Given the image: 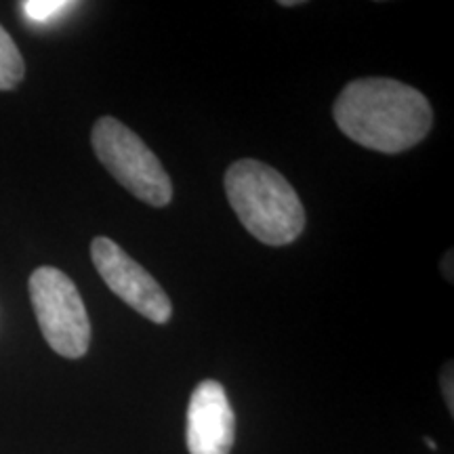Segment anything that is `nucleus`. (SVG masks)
I'll return each mask as SVG.
<instances>
[{
    "mask_svg": "<svg viewBox=\"0 0 454 454\" xmlns=\"http://www.w3.org/2000/svg\"><path fill=\"white\" fill-rule=\"evenodd\" d=\"M337 127L368 150L397 154L427 137L434 112L421 90L391 78H360L340 90Z\"/></svg>",
    "mask_w": 454,
    "mask_h": 454,
    "instance_id": "obj_1",
    "label": "nucleus"
},
{
    "mask_svg": "<svg viewBox=\"0 0 454 454\" xmlns=\"http://www.w3.org/2000/svg\"><path fill=\"white\" fill-rule=\"evenodd\" d=\"M225 194L231 208L259 242L284 247L305 227V208L293 185L268 164L244 158L227 168Z\"/></svg>",
    "mask_w": 454,
    "mask_h": 454,
    "instance_id": "obj_2",
    "label": "nucleus"
},
{
    "mask_svg": "<svg viewBox=\"0 0 454 454\" xmlns=\"http://www.w3.org/2000/svg\"><path fill=\"white\" fill-rule=\"evenodd\" d=\"M90 144L99 162L135 198L156 208L170 202L173 184L168 173L127 124L112 116L99 118L90 133Z\"/></svg>",
    "mask_w": 454,
    "mask_h": 454,
    "instance_id": "obj_3",
    "label": "nucleus"
},
{
    "mask_svg": "<svg viewBox=\"0 0 454 454\" xmlns=\"http://www.w3.org/2000/svg\"><path fill=\"white\" fill-rule=\"evenodd\" d=\"M30 299L43 337L59 356L78 360L89 351L90 322L76 284L57 268L30 276Z\"/></svg>",
    "mask_w": 454,
    "mask_h": 454,
    "instance_id": "obj_4",
    "label": "nucleus"
},
{
    "mask_svg": "<svg viewBox=\"0 0 454 454\" xmlns=\"http://www.w3.org/2000/svg\"><path fill=\"white\" fill-rule=\"evenodd\" d=\"M90 259L114 294H118L124 303L147 320L167 325L173 314V305L167 293L116 242L110 238H95L90 244Z\"/></svg>",
    "mask_w": 454,
    "mask_h": 454,
    "instance_id": "obj_5",
    "label": "nucleus"
},
{
    "mask_svg": "<svg viewBox=\"0 0 454 454\" xmlns=\"http://www.w3.org/2000/svg\"><path fill=\"white\" fill-rule=\"evenodd\" d=\"M236 417L223 385L202 381L187 406V450L190 454H230L234 446Z\"/></svg>",
    "mask_w": 454,
    "mask_h": 454,
    "instance_id": "obj_6",
    "label": "nucleus"
},
{
    "mask_svg": "<svg viewBox=\"0 0 454 454\" xmlns=\"http://www.w3.org/2000/svg\"><path fill=\"white\" fill-rule=\"evenodd\" d=\"M26 64L20 49L9 36V32L0 26V90H11L24 81Z\"/></svg>",
    "mask_w": 454,
    "mask_h": 454,
    "instance_id": "obj_7",
    "label": "nucleus"
},
{
    "mask_svg": "<svg viewBox=\"0 0 454 454\" xmlns=\"http://www.w3.org/2000/svg\"><path fill=\"white\" fill-rule=\"evenodd\" d=\"M24 13L30 17L36 24H44V21L53 20L59 13H64L66 9L74 7V3H64V0H27L21 4Z\"/></svg>",
    "mask_w": 454,
    "mask_h": 454,
    "instance_id": "obj_8",
    "label": "nucleus"
},
{
    "mask_svg": "<svg viewBox=\"0 0 454 454\" xmlns=\"http://www.w3.org/2000/svg\"><path fill=\"white\" fill-rule=\"evenodd\" d=\"M442 387H444V395L448 400V408H454L452 404V364H448L444 368V377H442Z\"/></svg>",
    "mask_w": 454,
    "mask_h": 454,
    "instance_id": "obj_9",
    "label": "nucleus"
},
{
    "mask_svg": "<svg viewBox=\"0 0 454 454\" xmlns=\"http://www.w3.org/2000/svg\"><path fill=\"white\" fill-rule=\"evenodd\" d=\"M425 444H427L431 450H435V442L434 440H429V438H425Z\"/></svg>",
    "mask_w": 454,
    "mask_h": 454,
    "instance_id": "obj_10",
    "label": "nucleus"
}]
</instances>
